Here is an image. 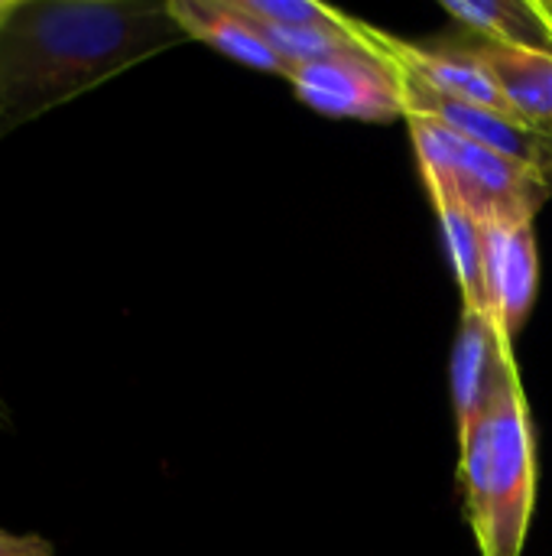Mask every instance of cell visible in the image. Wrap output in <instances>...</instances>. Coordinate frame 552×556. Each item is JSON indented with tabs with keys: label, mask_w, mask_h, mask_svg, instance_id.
Masks as SVG:
<instances>
[{
	"label": "cell",
	"mask_w": 552,
	"mask_h": 556,
	"mask_svg": "<svg viewBox=\"0 0 552 556\" xmlns=\"http://www.w3.org/2000/svg\"><path fill=\"white\" fill-rule=\"evenodd\" d=\"M182 42L169 3L0 0V140Z\"/></svg>",
	"instance_id": "obj_1"
},
{
	"label": "cell",
	"mask_w": 552,
	"mask_h": 556,
	"mask_svg": "<svg viewBox=\"0 0 552 556\" xmlns=\"http://www.w3.org/2000/svg\"><path fill=\"white\" fill-rule=\"evenodd\" d=\"M423 182L433 202H455L478 222L524 225L552 195L547 173L482 147L426 114H407Z\"/></svg>",
	"instance_id": "obj_2"
},
{
	"label": "cell",
	"mask_w": 552,
	"mask_h": 556,
	"mask_svg": "<svg viewBox=\"0 0 552 556\" xmlns=\"http://www.w3.org/2000/svg\"><path fill=\"white\" fill-rule=\"evenodd\" d=\"M491 420V498L478 538L482 556H524L537 505V440L517 362L488 410Z\"/></svg>",
	"instance_id": "obj_3"
},
{
	"label": "cell",
	"mask_w": 552,
	"mask_h": 556,
	"mask_svg": "<svg viewBox=\"0 0 552 556\" xmlns=\"http://www.w3.org/2000/svg\"><path fill=\"white\" fill-rule=\"evenodd\" d=\"M355 33V29H351ZM358 39V36H355ZM361 46L290 68L286 81L296 98L329 117L394 121L407 114L400 72L364 39Z\"/></svg>",
	"instance_id": "obj_4"
},
{
	"label": "cell",
	"mask_w": 552,
	"mask_h": 556,
	"mask_svg": "<svg viewBox=\"0 0 552 556\" xmlns=\"http://www.w3.org/2000/svg\"><path fill=\"white\" fill-rule=\"evenodd\" d=\"M514 362V342L504 336L498 319L482 309H462L452 349V401L459 437L488 417Z\"/></svg>",
	"instance_id": "obj_5"
},
{
	"label": "cell",
	"mask_w": 552,
	"mask_h": 556,
	"mask_svg": "<svg viewBox=\"0 0 552 556\" xmlns=\"http://www.w3.org/2000/svg\"><path fill=\"white\" fill-rule=\"evenodd\" d=\"M485 251H488L491 313L504 329V336L514 342L540 290V254H537L534 222L524 225L485 222Z\"/></svg>",
	"instance_id": "obj_6"
},
{
	"label": "cell",
	"mask_w": 552,
	"mask_h": 556,
	"mask_svg": "<svg viewBox=\"0 0 552 556\" xmlns=\"http://www.w3.org/2000/svg\"><path fill=\"white\" fill-rule=\"evenodd\" d=\"M169 13L189 33V39H198L241 65L283 78L290 75V65L264 39L257 23L238 10L234 0H169Z\"/></svg>",
	"instance_id": "obj_7"
},
{
	"label": "cell",
	"mask_w": 552,
	"mask_h": 556,
	"mask_svg": "<svg viewBox=\"0 0 552 556\" xmlns=\"http://www.w3.org/2000/svg\"><path fill=\"white\" fill-rule=\"evenodd\" d=\"M491 72L508 111L552 137V52L514 49L498 42H472Z\"/></svg>",
	"instance_id": "obj_8"
},
{
	"label": "cell",
	"mask_w": 552,
	"mask_h": 556,
	"mask_svg": "<svg viewBox=\"0 0 552 556\" xmlns=\"http://www.w3.org/2000/svg\"><path fill=\"white\" fill-rule=\"evenodd\" d=\"M442 10L482 36V42L552 52V16L547 0H442Z\"/></svg>",
	"instance_id": "obj_9"
},
{
	"label": "cell",
	"mask_w": 552,
	"mask_h": 556,
	"mask_svg": "<svg viewBox=\"0 0 552 556\" xmlns=\"http://www.w3.org/2000/svg\"><path fill=\"white\" fill-rule=\"evenodd\" d=\"M446 251L462 290L465 309H482L491 313V290H488V251H485V222H478L472 212H465L455 202H433ZM495 316V313H491Z\"/></svg>",
	"instance_id": "obj_10"
},
{
	"label": "cell",
	"mask_w": 552,
	"mask_h": 556,
	"mask_svg": "<svg viewBox=\"0 0 552 556\" xmlns=\"http://www.w3.org/2000/svg\"><path fill=\"white\" fill-rule=\"evenodd\" d=\"M459 443H462L459 479L465 495V518L478 541L488 525V498H491V420L485 417L482 424H475L465 437H459Z\"/></svg>",
	"instance_id": "obj_11"
},
{
	"label": "cell",
	"mask_w": 552,
	"mask_h": 556,
	"mask_svg": "<svg viewBox=\"0 0 552 556\" xmlns=\"http://www.w3.org/2000/svg\"><path fill=\"white\" fill-rule=\"evenodd\" d=\"M241 13L277 26H335L342 10L319 0H234Z\"/></svg>",
	"instance_id": "obj_12"
},
{
	"label": "cell",
	"mask_w": 552,
	"mask_h": 556,
	"mask_svg": "<svg viewBox=\"0 0 552 556\" xmlns=\"http://www.w3.org/2000/svg\"><path fill=\"white\" fill-rule=\"evenodd\" d=\"M0 556H55V547L39 534H10L0 528Z\"/></svg>",
	"instance_id": "obj_13"
},
{
	"label": "cell",
	"mask_w": 552,
	"mask_h": 556,
	"mask_svg": "<svg viewBox=\"0 0 552 556\" xmlns=\"http://www.w3.org/2000/svg\"><path fill=\"white\" fill-rule=\"evenodd\" d=\"M547 3H550V0H547ZM550 16H552V3H550Z\"/></svg>",
	"instance_id": "obj_14"
}]
</instances>
